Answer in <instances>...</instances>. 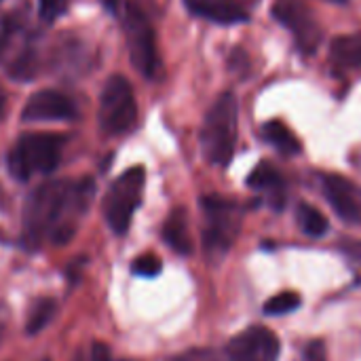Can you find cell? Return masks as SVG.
I'll return each mask as SVG.
<instances>
[{
	"label": "cell",
	"instance_id": "7402d4cb",
	"mask_svg": "<svg viewBox=\"0 0 361 361\" xmlns=\"http://www.w3.org/2000/svg\"><path fill=\"white\" fill-rule=\"evenodd\" d=\"M66 8L68 0H38V15L47 23H53Z\"/></svg>",
	"mask_w": 361,
	"mask_h": 361
},
{
	"label": "cell",
	"instance_id": "ffe728a7",
	"mask_svg": "<svg viewBox=\"0 0 361 361\" xmlns=\"http://www.w3.org/2000/svg\"><path fill=\"white\" fill-rule=\"evenodd\" d=\"M302 305V298L298 292H281L273 298H269L264 302V313L271 315V317H277V315H288L296 309H300Z\"/></svg>",
	"mask_w": 361,
	"mask_h": 361
},
{
	"label": "cell",
	"instance_id": "4fadbf2b",
	"mask_svg": "<svg viewBox=\"0 0 361 361\" xmlns=\"http://www.w3.org/2000/svg\"><path fill=\"white\" fill-rule=\"evenodd\" d=\"M188 11L197 17L209 19L214 23L233 25L247 21V11L231 0H184Z\"/></svg>",
	"mask_w": 361,
	"mask_h": 361
},
{
	"label": "cell",
	"instance_id": "9a60e30c",
	"mask_svg": "<svg viewBox=\"0 0 361 361\" xmlns=\"http://www.w3.org/2000/svg\"><path fill=\"white\" fill-rule=\"evenodd\" d=\"M165 243L180 256H188L192 252V239L188 231V216L182 207H176L163 224Z\"/></svg>",
	"mask_w": 361,
	"mask_h": 361
},
{
	"label": "cell",
	"instance_id": "2e32d148",
	"mask_svg": "<svg viewBox=\"0 0 361 361\" xmlns=\"http://www.w3.org/2000/svg\"><path fill=\"white\" fill-rule=\"evenodd\" d=\"M330 59L334 66L345 70L361 68V32L334 38L330 44Z\"/></svg>",
	"mask_w": 361,
	"mask_h": 361
},
{
	"label": "cell",
	"instance_id": "5bb4252c",
	"mask_svg": "<svg viewBox=\"0 0 361 361\" xmlns=\"http://www.w3.org/2000/svg\"><path fill=\"white\" fill-rule=\"evenodd\" d=\"M247 186L254 188V190L269 192L275 209H281L283 207V201H286V182H283L281 173L269 161H262V163H258L254 167V171L247 176Z\"/></svg>",
	"mask_w": 361,
	"mask_h": 361
},
{
	"label": "cell",
	"instance_id": "3957f363",
	"mask_svg": "<svg viewBox=\"0 0 361 361\" xmlns=\"http://www.w3.org/2000/svg\"><path fill=\"white\" fill-rule=\"evenodd\" d=\"M66 137L61 133H25L8 152V171L25 182L34 173H51L61 159Z\"/></svg>",
	"mask_w": 361,
	"mask_h": 361
},
{
	"label": "cell",
	"instance_id": "e0dca14e",
	"mask_svg": "<svg viewBox=\"0 0 361 361\" xmlns=\"http://www.w3.org/2000/svg\"><path fill=\"white\" fill-rule=\"evenodd\" d=\"M262 137L275 148L279 150L281 154L286 157H294V154H300L302 150V144L300 140L296 137V133L279 118H273V121H267L262 125Z\"/></svg>",
	"mask_w": 361,
	"mask_h": 361
},
{
	"label": "cell",
	"instance_id": "ba28073f",
	"mask_svg": "<svg viewBox=\"0 0 361 361\" xmlns=\"http://www.w3.org/2000/svg\"><path fill=\"white\" fill-rule=\"evenodd\" d=\"M273 17L292 32L298 49L307 55L315 53L322 44L324 32L305 0H275L273 2Z\"/></svg>",
	"mask_w": 361,
	"mask_h": 361
},
{
	"label": "cell",
	"instance_id": "277c9868",
	"mask_svg": "<svg viewBox=\"0 0 361 361\" xmlns=\"http://www.w3.org/2000/svg\"><path fill=\"white\" fill-rule=\"evenodd\" d=\"M123 30H125L129 59H131L133 68L142 76L154 78L161 68L154 27L148 21L146 13L140 8V4L133 0L125 2V6H123Z\"/></svg>",
	"mask_w": 361,
	"mask_h": 361
},
{
	"label": "cell",
	"instance_id": "f546056e",
	"mask_svg": "<svg viewBox=\"0 0 361 361\" xmlns=\"http://www.w3.org/2000/svg\"><path fill=\"white\" fill-rule=\"evenodd\" d=\"M38 361H53V360H49V357H42V360H38Z\"/></svg>",
	"mask_w": 361,
	"mask_h": 361
},
{
	"label": "cell",
	"instance_id": "30bf717a",
	"mask_svg": "<svg viewBox=\"0 0 361 361\" xmlns=\"http://www.w3.org/2000/svg\"><path fill=\"white\" fill-rule=\"evenodd\" d=\"M279 355L281 341L264 326H252L231 338L226 345L228 361H277Z\"/></svg>",
	"mask_w": 361,
	"mask_h": 361
},
{
	"label": "cell",
	"instance_id": "8992f818",
	"mask_svg": "<svg viewBox=\"0 0 361 361\" xmlns=\"http://www.w3.org/2000/svg\"><path fill=\"white\" fill-rule=\"evenodd\" d=\"M144 184H146V171L140 165L129 167L123 176H118L112 182L104 199V216L112 233L125 235L127 228L131 226L133 214L142 203Z\"/></svg>",
	"mask_w": 361,
	"mask_h": 361
},
{
	"label": "cell",
	"instance_id": "d6986e66",
	"mask_svg": "<svg viewBox=\"0 0 361 361\" xmlns=\"http://www.w3.org/2000/svg\"><path fill=\"white\" fill-rule=\"evenodd\" d=\"M55 311H57V302L53 298H38L30 313H27V319H25V332L32 336V334H40L49 324L51 319L55 317Z\"/></svg>",
	"mask_w": 361,
	"mask_h": 361
},
{
	"label": "cell",
	"instance_id": "d4e9b609",
	"mask_svg": "<svg viewBox=\"0 0 361 361\" xmlns=\"http://www.w3.org/2000/svg\"><path fill=\"white\" fill-rule=\"evenodd\" d=\"M112 353H110V349H108V345H104V343H95L93 345V349H91V361H112Z\"/></svg>",
	"mask_w": 361,
	"mask_h": 361
},
{
	"label": "cell",
	"instance_id": "603a6c76",
	"mask_svg": "<svg viewBox=\"0 0 361 361\" xmlns=\"http://www.w3.org/2000/svg\"><path fill=\"white\" fill-rule=\"evenodd\" d=\"M302 357H305V361L328 360V353H326V345H324V341H311V343H307V347H305V351H302Z\"/></svg>",
	"mask_w": 361,
	"mask_h": 361
},
{
	"label": "cell",
	"instance_id": "8fae6325",
	"mask_svg": "<svg viewBox=\"0 0 361 361\" xmlns=\"http://www.w3.org/2000/svg\"><path fill=\"white\" fill-rule=\"evenodd\" d=\"M324 195L336 216L347 224H361V186L353 180L338 176V173H326L322 180Z\"/></svg>",
	"mask_w": 361,
	"mask_h": 361
},
{
	"label": "cell",
	"instance_id": "f1b7e54d",
	"mask_svg": "<svg viewBox=\"0 0 361 361\" xmlns=\"http://www.w3.org/2000/svg\"><path fill=\"white\" fill-rule=\"evenodd\" d=\"M324 2H332V4H347L349 0H324Z\"/></svg>",
	"mask_w": 361,
	"mask_h": 361
},
{
	"label": "cell",
	"instance_id": "ac0fdd59",
	"mask_svg": "<svg viewBox=\"0 0 361 361\" xmlns=\"http://www.w3.org/2000/svg\"><path fill=\"white\" fill-rule=\"evenodd\" d=\"M296 218H298V224H300L302 233H305L307 237H313V239L324 237V235L328 233V228H330L328 218H326L317 207H313V205H309V203H300V205H298Z\"/></svg>",
	"mask_w": 361,
	"mask_h": 361
},
{
	"label": "cell",
	"instance_id": "4dcf8cb0",
	"mask_svg": "<svg viewBox=\"0 0 361 361\" xmlns=\"http://www.w3.org/2000/svg\"><path fill=\"white\" fill-rule=\"evenodd\" d=\"M112 361H133V360H112Z\"/></svg>",
	"mask_w": 361,
	"mask_h": 361
},
{
	"label": "cell",
	"instance_id": "7a4b0ae2",
	"mask_svg": "<svg viewBox=\"0 0 361 361\" xmlns=\"http://www.w3.org/2000/svg\"><path fill=\"white\" fill-rule=\"evenodd\" d=\"M239 135V104L235 93H222L205 114L201 127V148L212 165L226 167L233 161Z\"/></svg>",
	"mask_w": 361,
	"mask_h": 361
},
{
	"label": "cell",
	"instance_id": "5b68a950",
	"mask_svg": "<svg viewBox=\"0 0 361 361\" xmlns=\"http://www.w3.org/2000/svg\"><path fill=\"white\" fill-rule=\"evenodd\" d=\"M99 127L108 135H125L137 123V104L129 80L114 74L106 80L99 95Z\"/></svg>",
	"mask_w": 361,
	"mask_h": 361
},
{
	"label": "cell",
	"instance_id": "44dd1931",
	"mask_svg": "<svg viewBox=\"0 0 361 361\" xmlns=\"http://www.w3.org/2000/svg\"><path fill=\"white\" fill-rule=\"evenodd\" d=\"M161 271H163V262L154 254H144V256L135 258V262H133V273L144 279H154L161 275Z\"/></svg>",
	"mask_w": 361,
	"mask_h": 361
},
{
	"label": "cell",
	"instance_id": "cb8c5ba5",
	"mask_svg": "<svg viewBox=\"0 0 361 361\" xmlns=\"http://www.w3.org/2000/svg\"><path fill=\"white\" fill-rule=\"evenodd\" d=\"M169 361H224L222 357H218L214 351H207V349H195V351H188V353H182L178 357H171Z\"/></svg>",
	"mask_w": 361,
	"mask_h": 361
},
{
	"label": "cell",
	"instance_id": "6da1fadb",
	"mask_svg": "<svg viewBox=\"0 0 361 361\" xmlns=\"http://www.w3.org/2000/svg\"><path fill=\"white\" fill-rule=\"evenodd\" d=\"M95 197L93 178L51 180L36 186L23 205V245L40 247L44 239L66 245L76 233V220L89 212Z\"/></svg>",
	"mask_w": 361,
	"mask_h": 361
},
{
	"label": "cell",
	"instance_id": "4316f807",
	"mask_svg": "<svg viewBox=\"0 0 361 361\" xmlns=\"http://www.w3.org/2000/svg\"><path fill=\"white\" fill-rule=\"evenodd\" d=\"M4 328H6V313H4V309L0 307V341H2V336H4Z\"/></svg>",
	"mask_w": 361,
	"mask_h": 361
},
{
	"label": "cell",
	"instance_id": "9c48e42d",
	"mask_svg": "<svg viewBox=\"0 0 361 361\" xmlns=\"http://www.w3.org/2000/svg\"><path fill=\"white\" fill-rule=\"evenodd\" d=\"M0 59L13 78H30L34 74V51L30 36L19 19H6L0 27Z\"/></svg>",
	"mask_w": 361,
	"mask_h": 361
},
{
	"label": "cell",
	"instance_id": "484cf974",
	"mask_svg": "<svg viewBox=\"0 0 361 361\" xmlns=\"http://www.w3.org/2000/svg\"><path fill=\"white\" fill-rule=\"evenodd\" d=\"M343 252L353 260L361 264V241H345L343 243Z\"/></svg>",
	"mask_w": 361,
	"mask_h": 361
},
{
	"label": "cell",
	"instance_id": "52a82bcc",
	"mask_svg": "<svg viewBox=\"0 0 361 361\" xmlns=\"http://www.w3.org/2000/svg\"><path fill=\"white\" fill-rule=\"evenodd\" d=\"M201 207L205 214V231H203L205 250L212 256H224L233 247L239 235L241 209L237 203L218 195L203 197Z\"/></svg>",
	"mask_w": 361,
	"mask_h": 361
},
{
	"label": "cell",
	"instance_id": "7c38bea8",
	"mask_svg": "<svg viewBox=\"0 0 361 361\" xmlns=\"http://www.w3.org/2000/svg\"><path fill=\"white\" fill-rule=\"evenodd\" d=\"M21 118L25 123H42V121H72L76 118V108L72 99L59 91L42 89L27 97Z\"/></svg>",
	"mask_w": 361,
	"mask_h": 361
},
{
	"label": "cell",
	"instance_id": "83f0119b",
	"mask_svg": "<svg viewBox=\"0 0 361 361\" xmlns=\"http://www.w3.org/2000/svg\"><path fill=\"white\" fill-rule=\"evenodd\" d=\"M102 2L108 11H116V6H118V0H102Z\"/></svg>",
	"mask_w": 361,
	"mask_h": 361
}]
</instances>
